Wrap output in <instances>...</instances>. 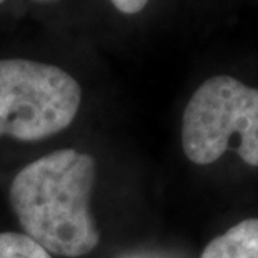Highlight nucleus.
<instances>
[{
    "label": "nucleus",
    "instance_id": "3",
    "mask_svg": "<svg viewBox=\"0 0 258 258\" xmlns=\"http://www.w3.org/2000/svg\"><path fill=\"white\" fill-rule=\"evenodd\" d=\"M82 102L79 82L35 60H0V137L43 140L74 122Z\"/></svg>",
    "mask_w": 258,
    "mask_h": 258
},
{
    "label": "nucleus",
    "instance_id": "2",
    "mask_svg": "<svg viewBox=\"0 0 258 258\" xmlns=\"http://www.w3.org/2000/svg\"><path fill=\"white\" fill-rule=\"evenodd\" d=\"M182 147L197 165H210L233 150L246 165L258 167V89L230 75L203 82L185 107Z\"/></svg>",
    "mask_w": 258,
    "mask_h": 258
},
{
    "label": "nucleus",
    "instance_id": "5",
    "mask_svg": "<svg viewBox=\"0 0 258 258\" xmlns=\"http://www.w3.org/2000/svg\"><path fill=\"white\" fill-rule=\"evenodd\" d=\"M0 258H52L47 250L24 233H0Z\"/></svg>",
    "mask_w": 258,
    "mask_h": 258
},
{
    "label": "nucleus",
    "instance_id": "1",
    "mask_svg": "<svg viewBox=\"0 0 258 258\" xmlns=\"http://www.w3.org/2000/svg\"><path fill=\"white\" fill-rule=\"evenodd\" d=\"M95 160L65 148L25 165L10 185V203L24 235L48 253L79 258L100 241L90 213Z\"/></svg>",
    "mask_w": 258,
    "mask_h": 258
},
{
    "label": "nucleus",
    "instance_id": "6",
    "mask_svg": "<svg viewBox=\"0 0 258 258\" xmlns=\"http://www.w3.org/2000/svg\"><path fill=\"white\" fill-rule=\"evenodd\" d=\"M110 2L120 10V12L132 15V14H139L148 4V0H110Z\"/></svg>",
    "mask_w": 258,
    "mask_h": 258
},
{
    "label": "nucleus",
    "instance_id": "8",
    "mask_svg": "<svg viewBox=\"0 0 258 258\" xmlns=\"http://www.w3.org/2000/svg\"><path fill=\"white\" fill-rule=\"evenodd\" d=\"M43 2H47V0H43Z\"/></svg>",
    "mask_w": 258,
    "mask_h": 258
},
{
    "label": "nucleus",
    "instance_id": "4",
    "mask_svg": "<svg viewBox=\"0 0 258 258\" xmlns=\"http://www.w3.org/2000/svg\"><path fill=\"white\" fill-rule=\"evenodd\" d=\"M200 258H258V218H246L205 246Z\"/></svg>",
    "mask_w": 258,
    "mask_h": 258
},
{
    "label": "nucleus",
    "instance_id": "7",
    "mask_svg": "<svg viewBox=\"0 0 258 258\" xmlns=\"http://www.w3.org/2000/svg\"><path fill=\"white\" fill-rule=\"evenodd\" d=\"M5 2V0H0V4H4Z\"/></svg>",
    "mask_w": 258,
    "mask_h": 258
}]
</instances>
